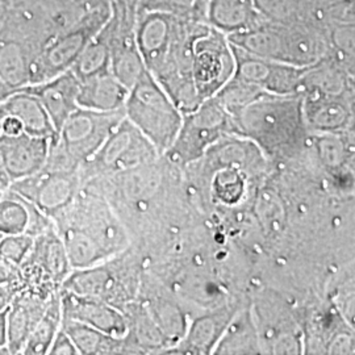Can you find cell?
<instances>
[{"mask_svg":"<svg viewBox=\"0 0 355 355\" xmlns=\"http://www.w3.org/2000/svg\"><path fill=\"white\" fill-rule=\"evenodd\" d=\"M207 26L195 19L137 10L136 41L142 62L182 114L200 104L192 83L191 58L193 40Z\"/></svg>","mask_w":355,"mask_h":355,"instance_id":"6da1fadb","label":"cell"},{"mask_svg":"<svg viewBox=\"0 0 355 355\" xmlns=\"http://www.w3.org/2000/svg\"><path fill=\"white\" fill-rule=\"evenodd\" d=\"M234 135L252 141L268 157L288 159L311 145L302 95L266 94L232 117Z\"/></svg>","mask_w":355,"mask_h":355,"instance_id":"7a4b0ae2","label":"cell"},{"mask_svg":"<svg viewBox=\"0 0 355 355\" xmlns=\"http://www.w3.org/2000/svg\"><path fill=\"white\" fill-rule=\"evenodd\" d=\"M124 112L161 157L174 144L183 121L177 104L148 71L129 89Z\"/></svg>","mask_w":355,"mask_h":355,"instance_id":"3957f363","label":"cell"},{"mask_svg":"<svg viewBox=\"0 0 355 355\" xmlns=\"http://www.w3.org/2000/svg\"><path fill=\"white\" fill-rule=\"evenodd\" d=\"M140 262L130 246L99 265L76 268L61 288L78 295L96 297L123 311L140 293Z\"/></svg>","mask_w":355,"mask_h":355,"instance_id":"277c9868","label":"cell"},{"mask_svg":"<svg viewBox=\"0 0 355 355\" xmlns=\"http://www.w3.org/2000/svg\"><path fill=\"white\" fill-rule=\"evenodd\" d=\"M54 225L80 229L114 257L130 246L127 229L102 195L82 187L74 200L51 217Z\"/></svg>","mask_w":355,"mask_h":355,"instance_id":"5b68a950","label":"cell"},{"mask_svg":"<svg viewBox=\"0 0 355 355\" xmlns=\"http://www.w3.org/2000/svg\"><path fill=\"white\" fill-rule=\"evenodd\" d=\"M230 135H234L233 120L227 110L212 96L195 110L183 114L177 139L165 155L178 165H190L202 159L216 142Z\"/></svg>","mask_w":355,"mask_h":355,"instance_id":"8992f818","label":"cell"},{"mask_svg":"<svg viewBox=\"0 0 355 355\" xmlns=\"http://www.w3.org/2000/svg\"><path fill=\"white\" fill-rule=\"evenodd\" d=\"M159 157L148 139L124 117L99 150L80 166L82 183L89 178L107 177L152 165Z\"/></svg>","mask_w":355,"mask_h":355,"instance_id":"52a82bcc","label":"cell"},{"mask_svg":"<svg viewBox=\"0 0 355 355\" xmlns=\"http://www.w3.org/2000/svg\"><path fill=\"white\" fill-rule=\"evenodd\" d=\"M110 13L111 1L94 7L78 24L49 40L38 53L31 86L71 70L86 44L105 24Z\"/></svg>","mask_w":355,"mask_h":355,"instance_id":"ba28073f","label":"cell"},{"mask_svg":"<svg viewBox=\"0 0 355 355\" xmlns=\"http://www.w3.org/2000/svg\"><path fill=\"white\" fill-rule=\"evenodd\" d=\"M236 70V57L228 36L207 26L192 44L191 76L200 103L215 96Z\"/></svg>","mask_w":355,"mask_h":355,"instance_id":"9c48e42d","label":"cell"},{"mask_svg":"<svg viewBox=\"0 0 355 355\" xmlns=\"http://www.w3.org/2000/svg\"><path fill=\"white\" fill-rule=\"evenodd\" d=\"M71 266L64 242L54 225L33 239V245L20 263L19 290H31L45 296L58 291Z\"/></svg>","mask_w":355,"mask_h":355,"instance_id":"30bf717a","label":"cell"},{"mask_svg":"<svg viewBox=\"0 0 355 355\" xmlns=\"http://www.w3.org/2000/svg\"><path fill=\"white\" fill-rule=\"evenodd\" d=\"M124 117V110L101 112L78 107L57 132L53 144L80 167L99 150Z\"/></svg>","mask_w":355,"mask_h":355,"instance_id":"8fae6325","label":"cell"},{"mask_svg":"<svg viewBox=\"0 0 355 355\" xmlns=\"http://www.w3.org/2000/svg\"><path fill=\"white\" fill-rule=\"evenodd\" d=\"M82 189L79 170L60 171L41 168L36 174L15 180L10 190L35 204L41 212L53 217L74 200Z\"/></svg>","mask_w":355,"mask_h":355,"instance_id":"7c38bea8","label":"cell"},{"mask_svg":"<svg viewBox=\"0 0 355 355\" xmlns=\"http://www.w3.org/2000/svg\"><path fill=\"white\" fill-rule=\"evenodd\" d=\"M233 51L236 57L233 76L271 95H300L306 67L261 58L234 46Z\"/></svg>","mask_w":355,"mask_h":355,"instance_id":"4fadbf2b","label":"cell"},{"mask_svg":"<svg viewBox=\"0 0 355 355\" xmlns=\"http://www.w3.org/2000/svg\"><path fill=\"white\" fill-rule=\"evenodd\" d=\"M302 107L311 133H347L354 127V94L303 92Z\"/></svg>","mask_w":355,"mask_h":355,"instance_id":"5bb4252c","label":"cell"},{"mask_svg":"<svg viewBox=\"0 0 355 355\" xmlns=\"http://www.w3.org/2000/svg\"><path fill=\"white\" fill-rule=\"evenodd\" d=\"M62 318L74 320L95 329L123 338L128 331L127 318L123 311L96 297L60 290Z\"/></svg>","mask_w":355,"mask_h":355,"instance_id":"9a60e30c","label":"cell"},{"mask_svg":"<svg viewBox=\"0 0 355 355\" xmlns=\"http://www.w3.org/2000/svg\"><path fill=\"white\" fill-rule=\"evenodd\" d=\"M53 139L26 132L16 136L0 135V157L12 182L36 174L45 166Z\"/></svg>","mask_w":355,"mask_h":355,"instance_id":"2e32d148","label":"cell"},{"mask_svg":"<svg viewBox=\"0 0 355 355\" xmlns=\"http://www.w3.org/2000/svg\"><path fill=\"white\" fill-rule=\"evenodd\" d=\"M240 308L223 305L193 318L179 343L165 354H212L216 345Z\"/></svg>","mask_w":355,"mask_h":355,"instance_id":"e0dca14e","label":"cell"},{"mask_svg":"<svg viewBox=\"0 0 355 355\" xmlns=\"http://www.w3.org/2000/svg\"><path fill=\"white\" fill-rule=\"evenodd\" d=\"M51 296L31 290L15 293L7 309V349L10 355L21 354L28 337L42 318Z\"/></svg>","mask_w":355,"mask_h":355,"instance_id":"ac0fdd59","label":"cell"},{"mask_svg":"<svg viewBox=\"0 0 355 355\" xmlns=\"http://www.w3.org/2000/svg\"><path fill=\"white\" fill-rule=\"evenodd\" d=\"M78 78L71 70H69L46 82L26 86L20 89L28 91L37 98L49 116L55 132H58L66 119L78 108Z\"/></svg>","mask_w":355,"mask_h":355,"instance_id":"d6986e66","label":"cell"},{"mask_svg":"<svg viewBox=\"0 0 355 355\" xmlns=\"http://www.w3.org/2000/svg\"><path fill=\"white\" fill-rule=\"evenodd\" d=\"M53 225L49 216L15 191L0 195V233L3 236L26 233L35 239Z\"/></svg>","mask_w":355,"mask_h":355,"instance_id":"ffe728a7","label":"cell"},{"mask_svg":"<svg viewBox=\"0 0 355 355\" xmlns=\"http://www.w3.org/2000/svg\"><path fill=\"white\" fill-rule=\"evenodd\" d=\"M129 89L125 87L111 70L79 80L76 104L80 108L112 112L124 110Z\"/></svg>","mask_w":355,"mask_h":355,"instance_id":"44dd1931","label":"cell"},{"mask_svg":"<svg viewBox=\"0 0 355 355\" xmlns=\"http://www.w3.org/2000/svg\"><path fill=\"white\" fill-rule=\"evenodd\" d=\"M40 49L16 38L0 37V79L11 89L31 86Z\"/></svg>","mask_w":355,"mask_h":355,"instance_id":"7402d4cb","label":"cell"},{"mask_svg":"<svg viewBox=\"0 0 355 355\" xmlns=\"http://www.w3.org/2000/svg\"><path fill=\"white\" fill-rule=\"evenodd\" d=\"M265 19L254 0H207L208 26L227 36L245 32Z\"/></svg>","mask_w":355,"mask_h":355,"instance_id":"603a6c76","label":"cell"},{"mask_svg":"<svg viewBox=\"0 0 355 355\" xmlns=\"http://www.w3.org/2000/svg\"><path fill=\"white\" fill-rule=\"evenodd\" d=\"M0 114H11L19 119L29 135L42 137H55L57 135L41 102L24 89L12 91L4 98L0 102Z\"/></svg>","mask_w":355,"mask_h":355,"instance_id":"cb8c5ba5","label":"cell"},{"mask_svg":"<svg viewBox=\"0 0 355 355\" xmlns=\"http://www.w3.org/2000/svg\"><path fill=\"white\" fill-rule=\"evenodd\" d=\"M212 354H262L252 308L237 311Z\"/></svg>","mask_w":355,"mask_h":355,"instance_id":"d4e9b609","label":"cell"},{"mask_svg":"<svg viewBox=\"0 0 355 355\" xmlns=\"http://www.w3.org/2000/svg\"><path fill=\"white\" fill-rule=\"evenodd\" d=\"M54 228L64 242V250L73 270L95 266L111 258L98 242L80 229L69 225H54Z\"/></svg>","mask_w":355,"mask_h":355,"instance_id":"484cf974","label":"cell"},{"mask_svg":"<svg viewBox=\"0 0 355 355\" xmlns=\"http://www.w3.org/2000/svg\"><path fill=\"white\" fill-rule=\"evenodd\" d=\"M61 327L76 345L79 355L124 354V341L74 320L62 318Z\"/></svg>","mask_w":355,"mask_h":355,"instance_id":"4316f807","label":"cell"},{"mask_svg":"<svg viewBox=\"0 0 355 355\" xmlns=\"http://www.w3.org/2000/svg\"><path fill=\"white\" fill-rule=\"evenodd\" d=\"M240 165L241 164L236 161H229L216 171L211 190L214 200L217 203L236 207L246 200L249 182Z\"/></svg>","mask_w":355,"mask_h":355,"instance_id":"83f0119b","label":"cell"},{"mask_svg":"<svg viewBox=\"0 0 355 355\" xmlns=\"http://www.w3.org/2000/svg\"><path fill=\"white\" fill-rule=\"evenodd\" d=\"M60 290L53 293L42 318H40L35 329L32 330L31 336L28 337L21 354H48L51 343H53L57 331L61 328V322H62Z\"/></svg>","mask_w":355,"mask_h":355,"instance_id":"f1b7e54d","label":"cell"},{"mask_svg":"<svg viewBox=\"0 0 355 355\" xmlns=\"http://www.w3.org/2000/svg\"><path fill=\"white\" fill-rule=\"evenodd\" d=\"M350 132L347 133H311V145L318 149V157L330 173L340 177L350 159Z\"/></svg>","mask_w":355,"mask_h":355,"instance_id":"f546056e","label":"cell"},{"mask_svg":"<svg viewBox=\"0 0 355 355\" xmlns=\"http://www.w3.org/2000/svg\"><path fill=\"white\" fill-rule=\"evenodd\" d=\"M110 42L104 28H101L96 35H94L82 53L79 54L71 71L78 78V80L87 76H95L103 71L110 70Z\"/></svg>","mask_w":355,"mask_h":355,"instance_id":"4dcf8cb0","label":"cell"},{"mask_svg":"<svg viewBox=\"0 0 355 355\" xmlns=\"http://www.w3.org/2000/svg\"><path fill=\"white\" fill-rule=\"evenodd\" d=\"M137 10L170 13L207 23V0H137Z\"/></svg>","mask_w":355,"mask_h":355,"instance_id":"1f68e13d","label":"cell"},{"mask_svg":"<svg viewBox=\"0 0 355 355\" xmlns=\"http://www.w3.org/2000/svg\"><path fill=\"white\" fill-rule=\"evenodd\" d=\"M32 245L33 237L26 233L4 234L0 239V259L12 266L19 267L26 259Z\"/></svg>","mask_w":355,"mask_h":355,"instance_id":"d6a6232c","label":"cell"},{"mask_svg":"<svg viewBox=\"0 0 355 355\" xmlns=\"http://www.w3.org/2000/svg\"><path fill=\"white\" fill-rule=\"evenodd\" d=\"M354 349L353 337H350L346 331H338L333 337H330L325 345V353L329 354H350Z\"/></svg>","mask_w":355,"mask_h":355,"instance_id":"836d02e7","label":"cell"},{"mask_svg":"<svg viewBox=\"0 0 355 355\" xmlns=\"http://www.w3.org/2000/svg\"><path fill=\"white\" fill-rule=\"evenodd\" d=\"M49 355H79V352L76 347L74 343L71 341V338L69 337V334L64 331V328L61 327L53 343L49 347Z\"/></svg>","mask_w":355,"mask_h":355,"instance_id":"e575fe53","label":"cell"},{"mask_svg":"<svg viewBox=\"0 0 355 355\" xmlns=\"http://www.w3.org/2000/svg\"><path fill=\"white\" fill-rule=\"evenodd\" d=\"M19 283H20L19 267L12 266L4 262L3 259H0V284H11L17 292Z\"/></svg>","mask_w":355,"mask_h":355,"instance_id":"d590c367","label":"cell"},{"mask_svg":"<svg viewBox=\"0 0 355 355\" xmlns=\"http://www.w3.org/2000/svg\"><path fill=\"white\" fill-rule=\"evenodd\" d=\"M15 293L16 288L11 284H0V312L8 309Z\"/></svg>","mask_w":355,"mask_h":355,"instance_id":"8d00e7d4","label":"cell"},{"mask_svg":"<svg viewBox=\"0 0 355 355\" xmlns=\"http://www.w3.org/2000/svg\"><path fill=\"white\" fill-rule=\"evenodd\" d=\"M11 183H12V180H11V178L8 175V173H7L6 167H4V164L1 161V157H0V195L4 193L6 191L10 190Z\"/></svg>","mask_w":355,"mask_h":355,"instance_id":"74e56055","label":"cell"},{"mask_svg":"<svg viewBox=\"0 0 355 355\" xmlns=\"http://www.w3.org/2000/svg\"><path fill=\"white\" fill-rule=\"evenodd\" d=\"M0 347H7V311L0 312Z\"/></svg>","mask_w":355,"mask_h":355,"instance_id":"f35d334b","label":"cell"},{"mask_svg":"<svg viewBox=\"0 0 355 355\" xmlns=\"http://www.w3.org/2000/svg\"><path fill=\"white\" fill-rule=\"evenodd\" d=\"M71 1H76L78 4H82V6H85V7L92 8V7H98V6H101V4L110 3L111 0H71Z\"/></svg>","mask_w":355,"mask_h":355,"instance_id":"ab89813d","label":"cell"},{"mask_svg":"<svg viewBox=\"0 0 355 355\" xmlns=\"http://www.w3.org/2000/svg\"><path fill=\"white\" fill-rule=\"evenodd\" d=\"M11 92H12V91L8 89V87L1 82V79H0V102H1L4 98H7Z\"/></svg>","mask_w":355,"mask_h":355,"instance_id":"60d3db41","label":"cell"},{"mask_svg":"<svg viewBox=\"0 0 355 355\" xmlns=\"http://www.w3.org/2000/svg\"><path fill=\"white\" fill-rule=\"evenodd\" d=\"M10 4V0H0V21L3 20V16L7 11V7Z\"/></svg>","mask_w":355,"mask_h":355,"instance_id":"b9f144b4","label":"cell"},{"mask_svg":"<svg viewBox=\"0 0 355 355\" xmlns=\"http://www.w3.org/2000/svg\"><path fill=\"white\" fill-rule=\"evenodd\" d=\"M0 355H10L7 347H0Z\"/></svg>","mask_w":355,"mask_h":355,"instance_id":"7bdbcfd3","label":"cell"},{"mask_svg":"<svg viewBox=\"0 0 355 355\" xmlns=\"http://www.w3.org/2000/svg\"><path fill=\"white\" fill-rule=\"evenodd\" d=\"M1 237H3V234H1V233H0V239H1Z\"/></svg>","mask_w":355,"mask_h":355,"instance_id":"ee69618b","label":"cell"}]
</instances>
